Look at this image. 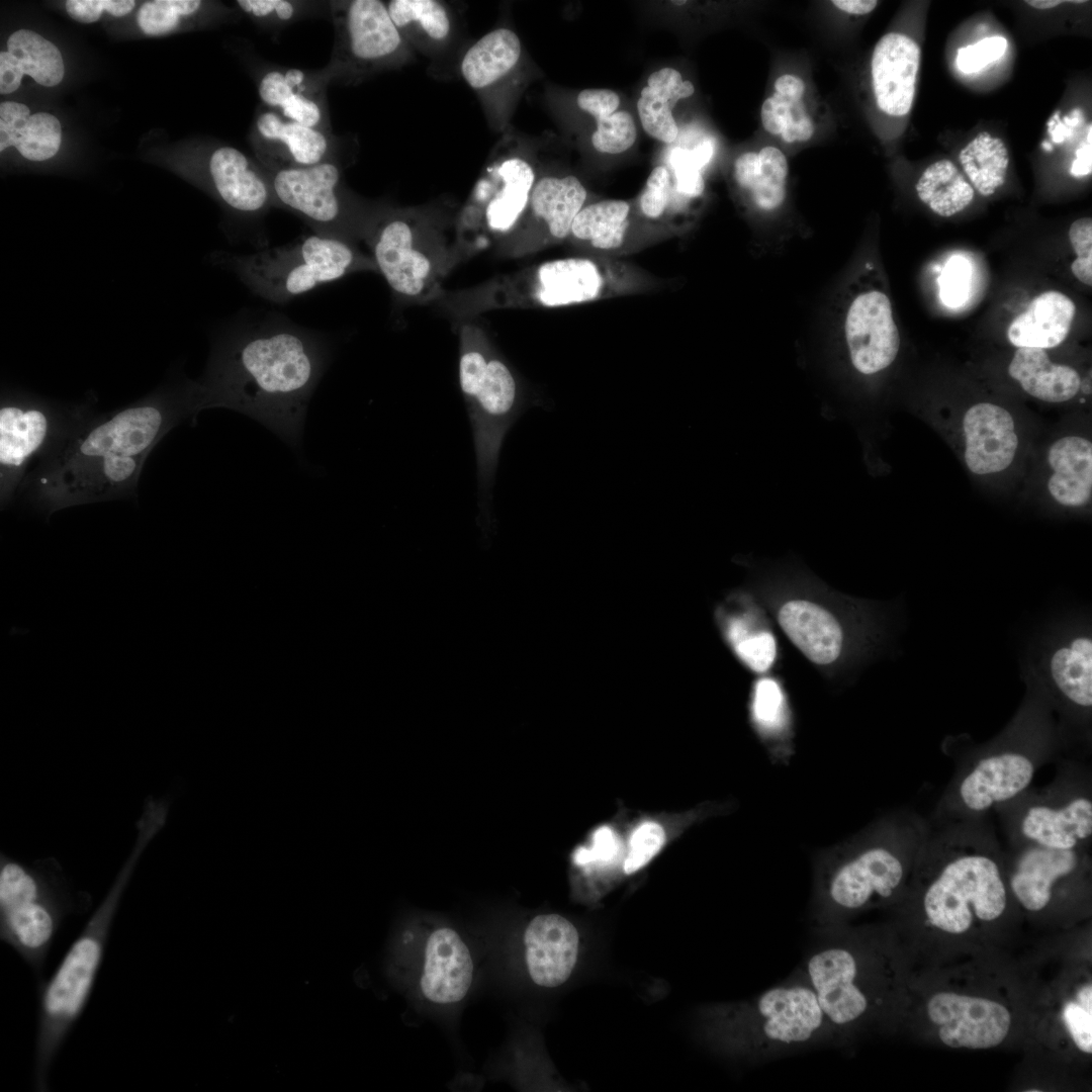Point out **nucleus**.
I'll return each instance as SVG.
<instances>
[{
    "label": "nucleus",
    "mask_w": 1092,
    "mask_h": 1092,
    "mask_svg": "<svg viewBox=\"0 0 1092 1092\" xmlns=\"http://www.w3.org/2000/svg\"><path fill=\"white\" fill-rule=\"evenodd\" d=\"M327 356L318 338L286 321L234 330L214 345L203 377L188 381L193 412L232 408L295 443Z\"/></svg>",
    "instance_id": "obj_1"
},
{
    "label": "nucleus",
    "mask_w": 1092,
    "mask_h": 1092,
    "mask_svg": "<svg viewBox=\"0 0 1092 1092\" xmlns=\"http://www.w3.org/2000/svg\"><path fill=\"white\" fill-rule=\"evenodd\" d=\"M192 414L186 382L83 421L32 475V492L51 510L124 495L135 486L153 448Z\"/></svg>",
    "instance_id": "obj_2"
},
{
    "label": "nucleus",
    "mask_w": 1092,
    "mask_h": 1092,
    "mask_svg": "<svg viewBox=\"0 0 1092 1092\" xmlns=\"http://www.w3.org/2000/svg\"><path fill=\"white\" fill-rule=\"evenodd\" d=\"M927 837L917 818H883L813 862L811 921L817 934L847 925L856 913L896 898Z\"/></svg>",
    "instance_id": "obj_3"
},
{
    "label": "nucleus",
    "mask_w": 1092,
    "mask_h": 1092,
    "mask_svg": "<svg viewBox=\"0 0 1092 1092\" xmlns=\"http://www.w3.org/2000/svg\"><path fill=\"white\" fill-rule=\"evenodd\" d=\"M168 814V808L160 802L144 804L133 846L108 892L53 976L37 987L36 1091L49 1090L52 1064L91 996L123 893L146 848L165 826Z\"/></svg>",
    "instance_id": "obj_4"
},
{
    "label": "nucleus",
    "mask_w": 1092,
    "mask_h": 1092,
    "mask_svg": "<svg viewBox=\"0 0 1092 1092\" xmlns=\"http://www.w3.org/2000/svg\"><path fill=\"white\" fill-rule=\"evenodd\" d=\"M654 280L641 269L600 257L548 260L476 286L445 291L437 303L458 317L508 308H552L648 289Z\"/></svg>",
    "instance_id": "obj_5"
},
{
    "label": "nucleus",
    "mask_w": 1092,
    "mask_h": 1092,
    "mask_svg": "<svg viewBox=\"0 0 1092 1092\" xmlns=\"http://www.w3.org/2000/svg\"><path fill=\"white\" fill-rule=\"evenodd\" d=\"M88 903L86 895L77 898L56 859L25 863L1 854L0 938L31 968L38 986L63 920Z\"/></svg>",
    "instance_id": "obj_6"
},
{
    "label": "nucleus",
    "mask_w": 1092,
    "mask_h": 1092,
    "mask_svg": "<svg viewBox=\"0 0 1092 1092\" xmlns=\"http://www.w3.org/2000/svg\"><path fill=\"white\" fill-rule=\"evenodd\" d=\"M458 377L474 437L479 491L485 502L503 440L524 411L525 395L516 372L485 331L472 322L459 328Z\"/></svg>",
    "instance_id": "obj_7"
},
{
    "label": "nucleus",
    "mask_w": 1092,
    "mask_h": 1092,
    "mask_svg": "<svg viewBox=\"0 0 1092 1092\" xmlns=\"http://www.w3.org/2000/svg\"><path fill=\"white\" fill-rule=\"evenodd\" d=\"M722 1015L718 1033L724 1042L753 1061L835 1041L816 994L797 971Z\"/></svg>",
    "instance_id": "obj_8"
},
{
    "label": "nucleus",
    "mask_w": 1092,
    "mask_h": 1092,
    "mask_svg": "<svg viewBox=\"0 0 1092 1092\" xmlns=\"http://www.w3.org/2000/svg\"><path fill=\"white\" fill-rule=\"evenodd\" d=\"M393 294L405 301L435 302L443 282L461 259L455 243L430 215L417 209L376 213L364 240Z\"/></svg>",
    "instance_id": "obj_9"
},
{
    "label": "nucleus",
    "mask_w": 1092,
    "mask_h": 1092,
    "mask_svg": "<svg viewBox=\"0 0 1092 1092\" xmlns=\"http://www.w3.org/2000/svg\"><path fill=\"white\" fill-rule=\"evenodd\" d=\"M212 258L255 294L280 304L349 274L377 272L371 255L355 243L316 233L253 254L217 252Z\"/></svg>",
    "instance_id": "obj_10"
},
{
    "label": "nucleus",
    "mask_w": 1092,
    "mask_h": 1092,
    "mask_svg": "<svg viewBox=\"0 0 1092 1092\" xmlns=\"http://www.w3.org/2000/svg\"><path fill=\"white\" fill-rule=\"evenodd\" d=\"M945 859L927 885L922 906L929 923L949 933L967 931L976 919L993 921L1007 905V891L992 843L973 831L954 830L934 838Z\"/></svg>",
    "instance_id": "obj_11"
},
{
    "label": "nucleus",
    "mask_w": 1092,
    "mask_h": 1092,
    "mask_svg": "<svg viewBox=\"0 0 1092 1092\" xmlns=\"http://www.w3.org/2000/svg\"><path fill=\"white\" fill-rule=\"evenodd\" d=\"M1029 684L1032 694L1008 730L977 754L958 779L951 803L960 812L975 815L1012 802L1032 782L1050 744L1051 726L1050 703Z\"/></svg>",
    "instance_id": "obj_12"
},
{
    "label": "nucleus",
    "mask_w": 1092,
    "mask_h": 1092,
    "mask_svg": "<svg viewBox=\"0 0 1092 1092\" xmlns=\"http://www.w3.org/2000/svg\"><path fill=\"white\" fill-rule=\"evenodd\" d=\"M537 178L521 154L502 148L495 153L459 216L455 245L461 260L490 244L496 247L515 232Z\"/></svg>",
    "instance_id": "obj_13"
},
{
    "label": "nucleus",
    "mask_w": 1092,
    "mask_h": 1092,
    "mask_svg": "<svg viewBox=\"0 0 1092 1092\" xmlns=\"http://www.w3.org/2000/svg\"><path fill=\"white\" fill-rule=\"evenodd\" d=\"M335 42L326 78L348 82L398 67L411 59L412 48L394 25L385 2L331 1Z\"/></svg>",
    "instance_id": "obj_14"
},
{
    "label": "nucleus",
    "mask_w": 1092,
    "mask_h": 1092,
    "mask_svg": "<svg viewBox=\"0 0 1092 1092\" xmlns=\"http://www.w3.org/2000/svg\"><path fill=\"white\" fill-rule=\"evenodd\" d=\"M265 172L274 205L300 216L316 234L355 244L364 240L376 213L359 212L342 186L335 162Z\"/></svg>",
    "instance_id": "obj_15"
},
{
    "label": "nucleus",
    "mask_w": 1092,
    "mask_h": 1092,
    "mask_svg": "<svg viewBox=\"0 0 1092 1092\" xmlns=\"http://www.w3.org/2000/svg\"><path fill=\"white\" fill-rule=\"evenodd\" d=\"M66 411L39 396L5 391L0 405V492L8 502L36 455L56 447L84 420V411Z\"/></svg>",
    "instance_id": "obj_16"
},
{
    "label": "nucleus",
    "mask_w": 1092,
    "mask_h": 1092,
    "mask_svg": "<svg viewBox=\"0 0 1092 1092\" xmlns=\"http://www.w3.org/2000/svg\"><path fill=\"white\" fill-rule=\"evenodd\" d=\"M1029 664L1031 681L1049 703L1087 721L1092 709V637L1087 623H1061L1045 634Z\"/></svg>",
    "instance_id": "obj_17"
},
{
    "label": "nucleus",
    "mask_w": 1092,
    "mask_h": 1092,
    "mask_svg": "<svg viewBox=\"0 0 1092 1092\" xmlns=\"http://www.w3.org/2000/svg\"><path fill=\"white\" fill-rule=\"evenodd\" d=\"M586 198L584 185L574 175L538 176L521 223L496 246L498 254L521 257L567 240Z\"/></svg>",
    "instance_id": "obj_18"
},
{
    "label": "nucleus",
    "mask_w": 1092,
    "mask_h": 1092,
    "mask_svg": "<svg viewBox=\"0 0 1092 1092\" xmlns=\"http://www.w3.org/2000/svg\"><path fill=\"white\" fill-rule=\"evenodd\" d=\"M519 35L509 27L489 30L471 44L460 63L465 83L475 92L493 127L502 129L509 114L508 94L517 85L523 61Z\"/></svg>",
    "instance_id": "obj_19"
},
{
    "label": "nucleus",
    "mask_w": 1092,
    "mask_h": 1092,
    "mask_svg": "<svg viewBox=\"0 0 1092 1092\" xmlns=\"http://www.w3.org/2000/svg\"><path fill=\"white\" fill-rule=\"evenodd\" d=\"M1015 823L1021 845L1082 850L1092 836L1091 797L1079 791L1040 797L1021 808Z\"/></svg>",
    "instance_id": "obj_20"
},
{
    "label": "nucleus",
    "mask_w": 1092,
    "mask_h": 1092,
    "mask_svg": "<svg viewBox=\"0 0 1092 1092\" xmlns=\"http://www.w3.org/2000/svg\"><path fill=\"white\" fill-rule=\"evenodd\" d=\"M930 1020L938 1026L941 1041L952 1048L989 1049L1008 1034L1011 1017L995 1001L942 992L927 1004Z\"/></svg>",
    "instance_id": "obj_21"
},
{
    "label": "nucleus",
    "mask_w": 1092,
    "mask_h": 1092,
    "mask_svg": "<svg viewBox=\"0 0 1092 1092\" xmlns=\"http://www.w3.org/2000/svg\"><path fill=\"white\" fill-rule=\"evenodd\" d=\"M249 139L268 172L332 161L333 143L328 132L286 119L268 108L257 113Z\"/></svg>",
    "instance_id": "obj_22"
},
{
    "label": "nucleus",
    "mask_w": 1092,
    "mask_h": 1092,
    "mask_svg": "<svg viewBox=\"0 0 1092 1092\" xmlns=\"http://www.w3.org/2000/svg\"><path fill=\"white\" fill-rule=\"evenodd\" d=\"M844 330L852 365L860 373H877L895 360L900 335L885 293L872 290L856 296L847 310Z\"/></svg>",
    "instance_id": "obj_23"
},
{
    "label": "nucleus",
    "mask_w": 1092,
    "mask_h": 1092,
    "mask_svg": "<svg viewBox=\"0 0 1092 1092\" xmlns=\"http://www.w3.org/2000/svg\"><path fill=\"white\" fill-rule=\"evenodd\" d=\"M921 51L901 32H889L876 43L871 58V84L877 108L890 117L906 116L913 104Z\"/></svg>",
    "instance_id": "obj_24"
},
{
    "label": "nucleus",
    "mask_w": 1092,
    "mask_h": 1092,
    "mask_svg": "<svg viewBox=\"0 0 1092 1092\" xmlns=\"http://www.w3.org/2000/svg\"><path fill=\"white\" fill-rule=\"evenodd\" d=\"M328 82L322 71L275 68L260 76L257 89L266 108L286 119L330 133Z\"/></svg>",
    "instance_id": "obj_25"
},
{
    "label": "nucleus",
    "mask_w": 1092,
    "mask_h": 1092,
    "mask_svg": "<svg viewBox=\"0 0 1092 1092\" xmlns=\"http://www.w3.org/2000/svg\"><path fill=\"white\" fill-rule=\"evenodd\" d=\"M567 240L590 256L615 259L642 248L650 238L636 232L629 201L604 199L581 208Z\"/></svg>",
    "instance_id": "obj_26"
},
{
    "label": "nucleus",
    "mask_w": 1092,
    "mask_h": 1092,
    "mask_svg": "<svg viewBox=\"0 0 1092 1092\" xmlns=\"http://www.w3.org/2000/svg\"><path fill=\"white\" fill-rule=\"evenodd\" d=\"M524 941L526 963L534 983L555 988L570 977L577 961L579 935L559 914H540L528 924Z\"/></svg>",
    "instance_id": "obj_27"
},
{
    "label": "nucleus",
    "mask_w": 1092,
    "mask_h": 1092,
    "mask_svg": "<svg viewBox=\"0 0 1092 1092\" xmlns=\"http://www.w3.org/2000/svg\"><path fill=\"white\" fill-rule=\"evenodd\" d=\"M209 182L215 195L231 210L257 216L274 205L265 170L233 147L215 150L208 161Z\"/></svg>",
    "instance_id": "obj_28"
},
{
    "label": "nucleus",
    "mask_w": 1092,
    "mask_h": 1092,
    "mask_svg": "<svg viewBox=\"0 0 1092 1092\" xmlns=\"http://www.w3.org/2000/svg\"><path fill=\"white\" fill-rule=\"evenodd\" d=\"M965 460L976 474L996 473L1014 459L1018 439L1011 415L1003 407L982 402L973 405L963 421Z\"/></svg>",
    "instance_id": "obj_29"
},
{
    "label": "nucleus",
    "mask_w": 1092,
    "mask_h": 1092,
    "mask_svg": "<svg viewBox=\"0 0 1092 1092\" xmlns=\"http://www.w3.org/2000/svg\"><path fill=\"white\" fill-rule=\"evenodd\" d=\"M424 959V996L441 1005L462 1000L472 982L473 962L458 933L448 927L435 930L427 941Z\"/></svg>",
    "instance_id": "obj_30"
},
{
    "label": "nucleus",
    "mask_w": 1092,
    "mask_h": 1092,
    "mask_svg": "<svg viewBox=\"0 0 1092 1092\" xmlns=\"http://www.w3.org/2000/svg\"><path fill=\"white\" fill-rule=\"evenodd\" d=\"M1081 851L1023 845L1010 877V888L1018 902L1029 911L1045 908L1056 884L1079 868Z\"/></svg>",
    "instance_id": "obj_31"
},
{
    "label": "nucleus",
    "mask_w": 1092,
    "mask_h": 1092,
    "mask_svg": "<svg viewBox=\"0 0 1092 1092\" xmlns=\"http://www.w3.org/2000/svg\"><path fill=\"white\" fill-rule=\"evenodd\" d=\"M807 84L797 74L784 73L774 81L760 106V122L769 135L788 145L810 141L816 121L808 103Z\"/></svg>",
    "instance_id": "obj_32"
},
{
    "label": "nucleus",
    "mask_w": 1092,
    "mask_h": 1092,
    "mask_svg": "<svg viewBox=\"0 0 1092 1092\" xmlns=\"http://www.w3.org/2000/svg\"><path fill=\"white\" fill-rule=\"evenodd\" d=\"M779 623L791 641L811 661L827 664L842 646V630L825 609L808 601H791L779 612Z\"/></svg>",
    "instance_id": "obj_33"
},
{
    "label": "nucleus",
    "mask_w": 1092,
    "mask_h": 1092,
    "mask_svg": "<svg viewBox=\"0 0 1092 1092\" xmlns=\"http://www.w3.org/2000/svg\"><path fill=\"white\" fill-rule=\"evenodd\" d=\"M1075 315V304L1066 294L1051 290L1037 295L1007 329V337L1018 348L1051 349L1067 338Z\"/></svg>",
    "instance_id": "obj_34"
},
{
    "label": "nucleus",
    "mask_w": 1092,
    "mask_h": 1092,
    "mask_svg": "<svg viewBox=\"0 0 1092 1092\" xmlns=\"http://www.w3.org/2000/svg\"><path fill=\"white\" fill-rule=\"evenodd\" d=\"M789 163L782 150L764 146L741 153L733 164V178L751 203L769 212L780 208L787 195Z\"/></svg>",
    "instance_id": "obj_35"
},
{
    "label": "nucleus",
    "mask_w": 1092,
    "mask_h": 1092,
    "mask_svg": "<svg viewBox=\"0 0 1092 1092\" xmlns=\"http://www.w3.org/2000/svg\"><path fill=\"white\" fill-rule=\"evenodd\" d=\"M694 93V84L684 80L673 68H661L650 74L637 100V111L644 131L664 144L675 142L678 126L672 109L680 99Z\"/></svg>",
    "instance_id": "obj_36"
},
{
    "label": "nucleus",
    "mask_w": 1092,
    "mask_h": 1092,
    "mask_svg": "<svg viewBox=\"0 0 1092 1092\" xmlns=\"http://www.w3.org/2000/svg\"><path fill=\"white\" fill-rule=\"evenodd\" d=\"M1054 470L1048 482L1052 496L1061 505L1081 507L1092 493V444L1079 436H1067L1049 450Z\"/></svg>",
    "instance_id": "obj_37"
},
{
    "label": "nucleus",
    "mask_w": 1092,
    "mask_h": 1092,
    "mask_svg": "<svg viewBox=\"0 0 1092 1092\" xmlns=\"http://www.w3.org/2000/svg\"><path fill=\"white\" fill-rule=\"evenodd\" d=\"M1009 375L1031 396L1049 402H1063L1081 387L1078 372L1053 363L1043 349L1018 348L1008 367Z\"/></svg>",
    "instance_id": "obj_38"
},
{
    "label": "nucleus",
    "mask_w": 1092,
    "mask_h": 1092,
    "mask_svg": "<svg viewBox=\"0 0 1092 1092\" xmlns=\"http://www.w3.org/2000/svg\"><path fill=\"white\" fill-rule=\"evenodd\" d=\"M388 13L401 36L410 44L427 53L446 44L453 31L451 12L438 0H390Z\"/></svg>",
    "instance_id": "obj_39"
},
{
    "label": "nucleus",
    "mask_w": 1092,
    "mask_h": 1092,
    "mask_svg": "<svg viewBox=\"0 0 1092 1092\" xmlns=\"http://www.w3.org/2000/svg\"><path fill=\"white\" fill-rule=\"evenodd\" d=\"M918 198L937 215L948 217L964 210L975 191L957 166L942 159L928 166L916 183Z\"/></svg>",
    "instance_id": "obj_40"
},
{
    "label": "nucleus",
    "mask_w": 1092,
    "mask_h": 1092,
    "mask_svg": "<svg viewBox=\"0 0 1092 1092\" xmlns=\"http://www.w3.org/2000/svg\"><path fill=\"white\" fill-rule=\"evenodd\" d=\"M959 160L981 195L991 196L1005 183L1009 157L1001 139L980 132L961 150Z\"/></svg>",
    "instance_id": "obj_41"
},
{
    "label": "nucleus",
    "mask_w": 1092,
    "mask_h": 1092,
    "mask_svg": "<svg viewBox=\"0 0 1092 1092\" xmlns=\"http://www.w3.org/2000/svg\"><path fill=\"white\" fill-rule=\"evenodd\" d=\"M7 49L18 60L23 73L38 84L53 87L62 81L65 73L62 55L38 33L19 29L8 38Z\"/></svg>",
    "instance_id": "obj_42"
},
{
    "label": "nucleus",
    "mask_w": 1092,
    "mask_h": 1092,
    "mask_svg": "<svg viewBox=\"0 0 1092 1092\" xmlns=\"http://www.w3.org/2000/svg\"><path fill=\"white\" fill-rule=\"evenodd\" d=\"M62 141L61 123L47 112L29 115L13 130L0 152L15 147L27 160L44 161L59 151Z\"/></svg>",
    "instance_id": "obj_43"
},
{
    "label": "nucleus",
    "mask_w": 1092,
    "mask_h": 1092,
    "mask_svg": "<svg viewBox=\"0 0 1092 1092\" xmlns=\"http://www.w3.org/2000/svg\"><path fill=\"white\" fill-rule=\"evenodd\" d=\"M199 0H156L146 2L140 8L138 22L149 35L166 34L177 28L182 17L199 11Z\"/></svg>",
    "instance_id": "obj_44"
},
{
    "label": "nucleus",
    "mask_w": 1092,
    "mask_h": 1092,
    "mask_svg": "<svg viewBox=\"0 0 1092 1092\" xmlns=\"http://www.w3.org/2000/svg\"><path fill=\"white\" fill-rule=\"evenodd\" d=\"M597 127L592 135V145L600 153L616 155L630 149L637 139V127L633 116L627 110L595 118Z\"/></svg>",
    "instance_id": "obj_45"
},
{
    "label": "nucleus",
    "mask_w": 1092,
    "mask_h": 1092,
    "mask_svg": "<svg viewBox=\"0 0 1092 1092\" xmlns=\"http://www.w3.org/2000/svg\"><path fill=\"white\" fill-rule=\"evenodd\" d=\"M672 189H674L673 181L669 170L663 165L654 167L638 199L639 213L647 219V222H654L663 217Z\"/></svg>",
    "instance_id": "obj_46"
},
{
    "label": "nucleus",
    "mask_w": 1092,
    "mask_h": 1092,
    "mask_svg": "<svg viewBox=\"0 0 1092 1092\" xmlns=\"http://www.w3.org/2000/svg\"><path fill=\"white\" fill-rule=\"evenodd\" d=\"M665 831L655 821L641 823L632 833L625 859V873L631 875L646 866L661 849Z\"/></svg>",
    "instance_id": "obj_47"
},
{
    "label": "nucleus",
    "mask_w": 1092,
    "mask_h": 1092,
    "mask_svg": "<svg viewBox=\"0 0 1092 1092\" xmlns=\"http://www.w3.org/2000/svg\"><path fill=\"white\" fill-rule=\"evenodd\" d=\"M1007 39L1000 35L985 37L974 44L960 48L956 63L966 74L979 72L999 60L1007 50Z\"/></svg>",
    "instance_id": "obj_48"
},
{
    "label": "nucleus",
    "mask_w": 1092,
    "mask_h": 1092,
    "mask_svg": "<svg viewBox=\"0 0 1092 1092\" xmlns=\"http://www.w3.org/2000/svg\"><path fill=\"white\" fill-rule=\"evenodd\" d=\"M971 274V266L964 257L953 256L948 260L938 279L940 298L945 305L957 307L967 300Z\"/></svg>",
    "instance_id": "obj_49"
},
{
    "label": "nucleus",
    "mask_w": 1092,
    "mask_h": 1092,
    "mask_svg": "<svg viewBox=\"0 0 1092 1092\" xmlns=\"http://www.w3.org/2000/svg\"><path fill=\"white\" fill-rule=\"evenodd\" d=\"M237 5L251 19L264 24H282L296 19L303 3L289 0H238Z\"/></svg>",
    "instance_id": "obj_50"
},
{
    "label": "nucleus",
    "mask_w": 1092,
    "mask_h": 1092,
    "mask_svg": "<svg viewBox=\"0 0 1092 1092\" xmlns=\"http://www.w3.org/2000/svg\"><path fill=\"white\" fill-rule=\"evenodd\" d=\"M753 716L765 729L780 728L784 723V698L776 681L761 679L756 684Z\"/></svg>",
    "instance_id": "obj_51"
},
{
    "label": "nucleus",
    "mask_w": 1092,
    "mask_h": 1092,
    "mask_svg": "<svg viewBox=\"0 0 1092 1092\" xmlns=\"http://www.w3.org/2000/svg\"><path fill=\"white\" fill-rule=\"evenodd\" d=\"M1070 243L1077 255L1071 265L1074 276L1085 285H1092V218L1076 219L1069 230Z\"/></svg>",
    "instance_id": "obj_52"
},
{
    "label": "nucleus",
    "mask_w": 1092,
    "mask_h": 1092,
    "mask_svg": "<svg viewBox=\"0 0 1092 1092\" xmlns=\"http://www.w3.org/2000/svg\"><path fill=\"white\" fill-rule=\"evenodd\" d=\"M738 656L753 670L764 671L776 656V643L767 632L741 637L733 643Z\"/></svg>",
    "instance_id": "obj_53"
},
{
    "label": "nucleus",
    "mask_w": 1092,
    "mask_h": 1092,
    "mask_svg": "<svg viewBox=\"0 0 1092 1092\" xmlns=\"http://www.w3.org/2000/svg\"><path fill=\"white\" fill-rule=\"evenodd\" d=\"M134 4L132 0H68L66 9L73 19L91 23L100 18L103 10L119 17L129 13Z\"/></svg>",
    "instance_id": "obj_54"
},
{
    "label": "nucleus",
    "mask_w": 1092,
    "mask_h": 1092,
    "mask_svg": "<svg viewBox=\"0 0 1092 1092\" xmlns=\"http://www.w3.org/2000/svg\"><path fill=\"white\" fill-rule=\"evenodd\" d=\"M619 840L613 829L604 826L593 835L592 847H579L573 853V860L578 866L606 863L614 859L619 851Z\"/></svg>",
    "instance_id": "obj_55"
},
{
    "label": "nucleus",
    "mask_w": 1092,
    "mask_h": 1092,
    "mask_svg": "<svg viewBox=\"0 0 1092 1092\" xmlns=\"http://www.w3.org/2000/svg\"><path fill=\"white\" fill-rule=\"evenodd\" d=\"M1063 1019L1076 1045L1084 1053H1092V1007L1078 1002H1068Z\"/></svg>",
    "instance_id": "obj_56"
},
{
    "label": "nucleus",
    "mask_w": 1092,
    "mask_h": 1092,
    "mask_svg": "<svg viewBox=\"0 0 1092 1092\" xmlns=\"http://www.w3.org/2000/svg\"><path fill=\"white\" fill-rule=\"evenodd\" d=\"M620 102L619 95L610 89H584L576 97L579 109L595 118L614 113L618 110Z\"/></svg>",
    "instance_id": "obj_57"
},
{
    "label": "nucleus",
    "mask_w": 1092,
    "mask_h": 1092,
    "mask_svg": "<svg viewBox=\"0 0 1092 1092\" xmlns=\"http://www.w3.org/2000/svg\"><path fill=\"white\" fill-rule=\"evenodd\" d=\"M29 116V108L18 102L0 104V145L4 144L22 120Z\"/></svg>",
    "instance_id": "obj_58"
},
{
    "label": "nucleus",
    "mask_w": 1092,
    "mask_h": 1092,
    "mask_svg": "<svg viewBox=\"0 0 1092 1092\" xmlns=\"http://www.w3.org/2000/svg\"><path fill=\"white\" fill-rule=\"evenodd\" d=\"M24 73L19 66L18 60L7 52L0 53V93L8 94L16 91L21 83Z\"/></svg>",
    "instance_id": "obj_59"
},
{
    "label": "nucleus",
    "mask_w": 1092,
    "mask_h": 1092,
    "mask_svg": "<svg viewBox=\"0 0 1092 1092\" xmlns=\"http://www.w3.org/2000/svg\"><path fill=\"white\" fill-rule=\"evenodd\" d=\"M831 3L846 14L866 15L872 12L879 2L875 0H835L831 1Z\"/></svg>",
    "instance_id": "obj_60"
},
{
    "label": "nucleus",
    "mask_w": 1092,
    "mask_h": 1092,
    "mask_svg": "<svg viewBox=\"0 0 1092 1092\" xmlns=\"http://www.w3.org/2000/svg\"><path fill=\"white\" fill-rule=\"evenodd\" d=\"M1092 144H1086L1076 152L1070 172L1074 177H1082L1091 174L1092 171Z\"/></svg>",
    "instance_id": "obj_61"
},
{
    "label": "nucleus",
    "mask_w": 1092,
    "mask_h": 1092,
    "mask_svg": "<svg viewBox=\"0 0 1092 1092\" xmlns=\"http://www.w3.org/2000/svg\"><path fill=\"white\" fill-rule=\"evenodd\" d=\"M1056 120L1057 125L1055 124L1052 128L1049 129V131L1053 136V141L1057 144H1061L1065 139L1072 135L1073 130L1071 127H1068L1067 125L1059 121L1058 113L1056 115Z\"/></svg>",
    "instance_id": "obj_62"
},
{
    "label": "nucleus",
    "mask_w": 1092,
    "mask_h": 1092,
    "mask_svg": "<svg viewBox=\"0 0 1092 1092\" xmlns=\"http://www.w3.org/2000/svg\"><path fill=\"white\" fill-rule=\"evenodd\" d=\"M1028 5L1036 9H1050L1063 3L1061 0H1030L1025 1Z\"/></svg>",
    "instance_id": "obj_63"
},
{
    "label": "nucleus",
    "mask_w": 1092,
    "mask_h": 1092,
    "mask_svg": "<svg viewBox=\"0 0 1092 1092\" xmlns=\"http://www.w3.org/2000/svg\"><path fill=\"white\" fill-rule=\"evenodd\" d=\"M1041 146H1042V147L1044 148V150H1045V151H1049V152H1051V151L1053 150V147H1052V145H1051V144H1050L1049 142H1045V141H1044V142H1043V143L1041 144Z\"/></svg>",
    "instance_id": "obj_64"
}]
</instances>
